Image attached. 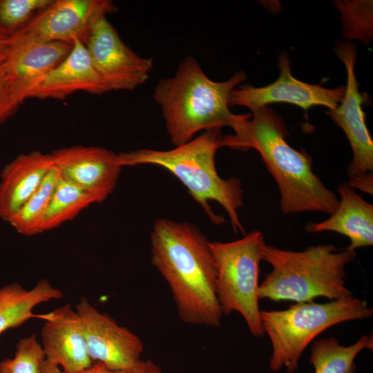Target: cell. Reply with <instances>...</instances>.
<instances>
[{
	"instance_id": "obj_1",
	"label": "cell",
	"mask_w": 373,
	"mask_h": 373,
	"mask_svg": "<svg viewBox=\"0 0 373 373\" xmlns=\"http://www.w3.org/2000/svg\"><path fill=\"white\" fill-rule=\"evenodd\" d=\"M151 262L166 280L186 324L218 327L216 269L203 233L194 224L157 219L151 235Z\"/></svg>"
},
{
	"instance_id": "obj_2",
	"label": "cell",
	"mask_w": 373,
	"mask_h": 373,
	"mask_svg": "<svg viewBox=\"0 0 373 373\" xmlns=\"http://www.w3.org/2000/svg\"><path fill=\"white\" fill-rule=\"evenodd\" d=\"M233 135H224L223 147L256 149L274 178L284 214L321 212L332 214L339 200L312 170V160L287 142V127L268 106L251 111Z\"/></svg>"
},
{
	"instance_id": "obj_3",
	"label": "cell",
	"mask_w": 373,
	"mask_h": 373,
	"mask_svg": "<svg viewBox=\"0 0 373 373\" xmlns=\"http://www.w3.org/2000/svg\"><path fill=\"white\" fill-rule=\"evenodd\" d=\"M238 71L224 82L211 79L198 60L185 57L175 75L160 79L153 90V99L160 106L171 143L180 146L198 132L228 126L237 131L251 114L236 115L229 109L230 95L245 80Z\"/></svg>"
},
{
	"instance_id": "obj_4",
	"label": "cell",
	"mask_w": 373,
	"mask_h": 373,
	"mask_svg": "<svg viewBox=\"0 0 373 373\" xmlns=\"http://www.w3.org/2000/svg\"><path fill=\"white\" fill-rule=\"evenodd\" d=\"M223 136L222 128L210 129L171 150L142 149L118 153V162L122 167L153 164L165 169L182 183L212 222H224L211 209L209 202L216 201L227 211L233 231L245 233L238 216L244 204L241 182L234 177L220 178L216 167V154L223 147Z\"/></svg>"
},
{
	"instance_id": "obj_5",
	"label": "cell",
	"mask_w": 373,
	"mask_h": 373,
	"mask_svg": "<svg viewBox=\"0 0 373 373\" xmlns=\"http://www.w3.org/2000/svg\"><path fill=\"white\" fill-rule=\"evenodd\" d=\"M262 255L272 270L259 285V299L300 303L317 297L336 300L353 296L345 285V267L356 258L355 251H338L327 244L296 251L265 244Z\"/></svg>"
},
{
	"instance_id": "obj_6",
	"label": "cell",
	"mask_w": 373,
	"mask_h": 373,
	"mask_svg": "<svg viewBox=\"0 0 373 373\" xmlns=\"http://www.w3.org/2000/svg\"><path fill=\"white\" fill-rule=\"evenodd\" d=\"M264 329L271 341L269 367L294 373L307 345L321 333L338 323L370 318L373 309L365 300L350 298L318 303L300 302L284 310L261 311Z\"/></svg>"
},
{
	"instance_id": "obj_7",
	"label": "cell",
	"mask_w": 373,
	"mask_h": 373,
	"mask_svg": "<svg viewBox=\"0 0 373 373\" xmlns=\"http://www.w3.org/2000/svg\"><path fill=\"white\" fill-rule=\"evenodd\" d=\"M265 244L260 231L234 241L209 242L216 269L217 298L222 314L239 313L255 337L265 333L258 305V276Z\"/></svg>"
},
{
	"instance_id": "obj_8",
	"label": "cell",
	"mask_w": 373,
	"mask_h": 373,
	"mask_svg": "<svg viewBox=\"0 0 373 373\" xmlns=\"http://www.w3.org/2000/svg\"><path fill=\"white\" fill-rule=\"evenodd\" d=\"M335 51L345 66L347 84L342 101L327 113L344 131L352 150L353 158L347 169V184L372 195L373 141L361 107L365 98L359 92L354 72L356 46L349 41L339 42Z\"/></svg>"
},
{
	"instance_id": "obj_9",
	"label": "cell",
	"mask_w": 373,
	"mask_h": 373,
	"mask_svg": "<svg viewBox=\"0 0 373 373\" xmlns=\"http://www.w3.org/2000/svg\"><path fill=\"white\" fill-rule=\"evenodd\" d=\"M85 46L108 90H133L146 82L153 59L139 56L121 39L106 17L91 28Z\"/></svg>"
},
{
	"instance_id": "obj_10",
	"label": "cell",
	"mask_w": 373,
	"mask_h": 373,
	"mask_svg": "<svg viewBox=\"0 0 373 373\" xmlns=\"http://www.w3.org/2000/svg\"><path fill=\"white\" fill-rule=\"evenodd\" d=\"M87 350L93 362H100L112 370H134L141 362L142 340L121 326L108 314L100 312L86 297L75 305Z\"/></svg>"
},
{
	"instance_id": "obj_11",
	"label": "cell",
	"mask_w": 373,
	"mask_h": 373,
	"mask_svg": "<svg viewBox=\"0 0 373 373\" xmlns=\"http://www.w3.org/2000/svg\"><path fill=\"white\" fill-rule=\"evenodd\" d=\"M118 10L110 0H53L21 31L13 36L38 41L85 44L93 26Z\"/></svg>"
},
{
	"instance_id": "obj_12",
	"label": "cell",
	"mask_w": 373,
	"mask_h": 373,
	"mask_svg": "<svg viewBox=\"0 0 373 373\" xmlns=\"http://www.w3.org/2000/svg\"><path fill=\"white\" fill-rule=\"evenodd\" d=\"M280 75L273 83L264 87L240 86L232 90L229 106H240L251 111L269 104L285 102L295 104L305 111L314 106H325L335 109L343 99L345 87L330 89L310 84L294 77L287 55L278 58Z\"/></svg>"
},
{
	"instance_id": "obj_13",
	"label": "cell",
	"mask_w": 373,
	"mask_h": 373,
	"mask_svg": "<svg viewBox=\"0 0 373 373\" xmlns=\"http://www.w3.org/2000/svg\"><path fill=\"white\" fill-rule=\"evenodd\" d=\"M61 178L84 189L97 203L114 191L122 170L117 154L99 146L64 147L51 153Z\"/></svg>"
},
{
	"instance_id": "obj_14",
	"label": "cell",
	"mask_w": 373,
	"mask_h": 373,
	"mask_svg": "<svg viewBox=\"0 0 373 373\" xmlns=\"http://www.w3.org/2000/svg\"><path fill=\"white\" fill-rule=\"evenodd\" d=\"M39 318L45 321L41 344L46 360L64 372H77L93 363L79 316L70 303Z\"/></svg>"
},
{
	"instance_id": "obj_15",
	"label": "cell",
	"mask_w": 373,
	"mask_h": 373,
	"mask_svg": "<svg viewBox=\"0 0 373 373\" xmlns=\"http://www.w3.org/2000/svg\"><path fill=\"white\" fill-rule=\"evenodd\" d=\"M13 37L11 50L4 61L13 93L21 104L39 82L70 53L73 44L38 41Z\"/></svg>"
},
{
	"instance_id": "obj_16",
	"label": "cell",
	"mask_w": 373,
	"mask_h": 373,
	"mask_svg": "<svg viewBox=\"0 0 373 373\" xmlns=\"http://www.w3.org/2000/svg\"><path fill=\"white\" fill-rule=\"evenodd\" d=\"M77 91L100 95L108 92L95 69L85 44L76 39L68 56L48 73L28 98L62 99Z\"/></svg>"
},
{
	"instance_id": "obj_17",
	"label": "cell",
	"mask_w": 373,
	"mask_h": 373,
	"mask_svg": "<svg viewBox=\"0 0 373 373\" xmlns=\"http://www.w3.org/2000/svg\"><path fill=\"white\" fill-rule=\"evenodd\" d=\"M54 166L50 153L35 151L6 164L0 180V219L8 222L33 195Z\"/></svg>"
},
{
	"instance_id": "obj_18",
	"label": "cell",
	"mask_w": 373,
	"mask_h": 373,
	"mask_svg": "<svg viewBox=\"0 0 373 373\" xmlns=\"http://www.w3.org/2000/svg\"><path fill=\"white\" fill-rule=\"evenodd\" d=\"M339 203L335 211L327 219L310 222L306 226L309 233L334 231L347 237L350 245L345 249L355 251L358 248L373 245V205L365 200L347 183L338 186Z\"/></svg>"
},
{
	"instance_id": "obj_19",
	"label": "cell",
	"mask_w": 373,
	"mask_h": 373,
	"mask_svg": "<svg viewBox=\"0 0 373 373\" xmlns=\"http://www.w3.org/2000/svg\"><path fill=\"white\" fill-rule=\"evenodd\" d=\"M62 291L46 279L30 290L16 282L0 287V334L17 327L30 318H39L33 313L38 305L63 297Z\"/></svg>"
},
{
	"instance_id": "obj_20",
	"label": "cell",
	"mask_w": 373,
	"mask_h": 373,
	"mask_svg": "<svg viewBox=\"0 0 373 373\" xmlns=\"http://www.w3.org/2000/svg\"><path fill=\"white\" fill-rule=\"evenodd\" d=\"M372 336H362L349 346L340 345L333 337L322 338L313 343L309 363L314 373H354L355 358L364 349L372 350Z\"/></svg>"
},
{
	"instance_id": "obj_21",
	"label": "cell",
	"mask_w": 373,
	"mask_h": 373,
	"mask_svg": "<svg viewBox=\"0 0 373 373\" xmlns=\"http://www.w3.org/2000/svg\"><path fill=\"white\" fill-rule=\"evenodd\" d=\"M94 203L97 201L89 193L60 176L43 216L41 233L72 220Z\"/></svg>"
},
{
	"instance_id": "obj_22",
	"label": "cell",
	"mask_w": 373,
	"mask_h": 373,
	"mask_svg": "<svg viewBox=\"0 0 373 373\" xmlns=\"http://www.w3.org/2000/svg\"><path fill=\"white\" fill-rule=\"evenodd\" d=\"M60 174L55 166L33 195L8 221L19 233L31 236L41 233L40 225Z\"/></svg>"
},
{
	"instance_id": "obj_23",
	"label": "cell",
	"mask_w": 373,
	"mask_h": 373,
	"mask_svg": "<svg viewBox=\"0 0 373 373\" xmlns=\"http://www.w3.org/2000/svg\"><path fill=\"white\" fill-rule=\"evenodd\" d=\"M53 0H0V35L12 37Z\"/></svg>"
},
{
	"instance_id": "obj_24",
	"label": "cell",
	"mask_w": 373,
	"mask_h": 373,
	"mask_svg": "<svg viewBox=\"0 0 373 373\" xmlns=\"http://www.w3.org/2000/svg\"><path fill=\"white\" fill-rule=\"evenodd\" d=\"M16 347L13 358L0 363V373H40L46 356L36 336L21 338Z\"/></svg>"
},
{
	"instance_id": "obj_25",
	"label": "cell",
	"mask_w": 373,
	"mask_h": 373,
	"mask_svg": "<svg viewBox=\"0 0 373 373\" xmlns=\"http://www.w3.org/2000/svg\"><path fill=\"white\" fill-rule=\"evenodd\" d=\"M19 105L13 93L10 76L3 61L0 64V124L12 116Z\"/></svg>"
},
{
	"instance_id": "obj_26",
	"label": "cell",
	"mask_w": 373,
	"mask_h": 373,
	"mask_svg": "<svg viewBox=\"0 0 373 373\" xmlns=\"http://www.w3.org/2000/svg\"><path fill=\"white\" fill-rule=\"evenodd\" d=\"M132 372L112 370L106 367L104 364L100 362H94L89 367L77 372H64L61 370L60 373H132Z\"/></svg>"
},
{
	"instance_id": "obj_27",
	"label": "cell",
	"mask_w": 373,
	"mask_h": 373,
	"mask_svg": "<svg viewBox=\"0 0 373 373\" xmlns=\"http://www.w3.org/2000/svg\"><path fill=\"white\" fill-rule=\"evenodd\" d=\"M132 373H163L160 367L151 359L142 360Z\"/></svg>"
},
{
	"instance_id": "obj_28",
	"label": "cell",
	"mask_w": 373,
	"mask_h": 373,
	"mask_svg": "<svg viewBox=\"0 0 373 373\" xmlns=\"http://www.w3.org/2000/svg\"><path fill=\"white\" fill-rule=\"evenodd\" d=\"M13 44V37L0 35V64L8 57Z\"/></svg>"
},
{
	"instance_id": "obj_29",
	"label": "cell",
	"mask_w": 373,
	"mask_h": 373,
	"mask_svg": "<svg viewBox=\"0 0 373 373\" xmlns=\"http://www.w3.org/2000/svg\"><path fill=\"white\" fill-rule=\"evenodd\" d=\"M60 372L59 366L45 359L41 365L40 373H60Z\"/></svg>"
}]
</instances>
